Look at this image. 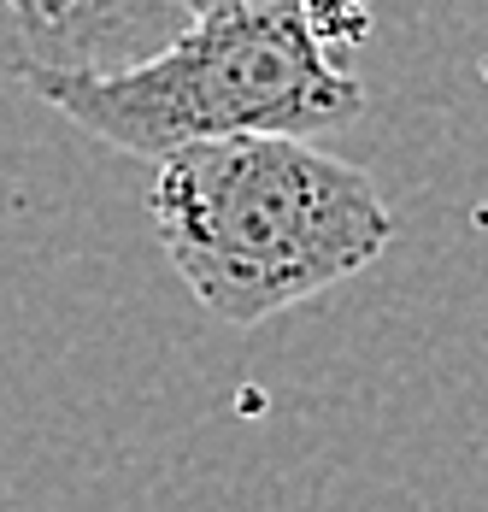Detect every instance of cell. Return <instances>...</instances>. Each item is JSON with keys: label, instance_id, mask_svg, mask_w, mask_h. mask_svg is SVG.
<instances>
[{"label": "cell", "instance_id": "1", "mask_svg": "<svg viewBox=\"0 0 488 512\" xmlns=\"http://www.w3.org/2000/svg\"><path fill=\"white\" fill-rule=\"evenodd\" d=\"M153 230L200 307L259 324L300 307L389 248L383 189L300 136H236L159 159Z\"/></svg>", "mask_w": 488, "mask_h": 512}, {"label": "cell", "instance_id": "2", "mask_svg": "<svg viewBox=\"0 0 488 512\" xmlns=\"http://www.w3.org/2000/svg\"><path fill=\"white\" fill-rule=\"evenodd\" d=\"M30 95L136 159L236 136L312 142L365 112L347 53L306 0H224L124 71H53L30 77Z\"/></svg>", "mask_w": 488, "mask_h": 512}, {"label": "cell", "instance_id": "3", "mask_svg": "<svg viewBox=\"0 0 488 512\" xmlns=\"http://www.w3.org/2000/svg\"><path fill=\"white\" fill-rule=\"evenodd\" d=\"M224 0H0V65L12 77L124 71Z\"/></svg>", "mask_w": 488, "mask_h": 512}, {"label": "cell", "instance_id": "4", "mask_svg": "<svg viewBox=\"0 0 488 512\" xmlns=\"http://www.w3.org/2000/svg\"><path fill=\"white\" fill-rule=\"evenodd\" d=\"M306 12L318 18V30L342 53H353L371 36V0H306Z\"/></svg>", "mask_w": 488, "mask_h": 512}]
</instances>
